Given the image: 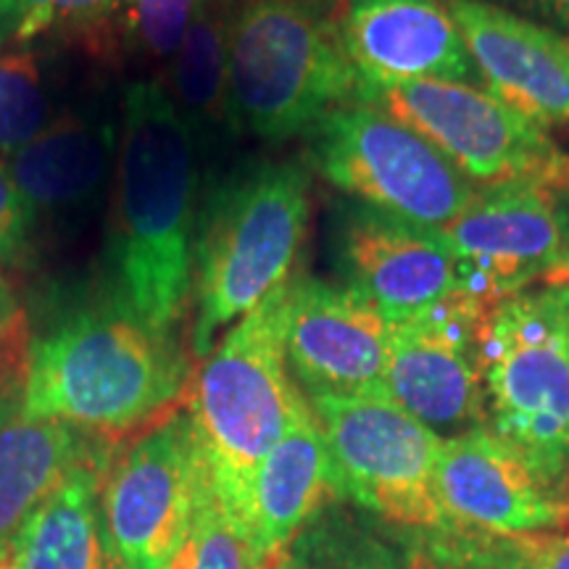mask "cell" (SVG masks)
<instances>
[{
    "mask_svg": "<svg viewBox=\"0 0 569 569\" xmlns=\"http://www.w3.org/2000/svg\"><path fill=\"white\" fill-rule=\"evenodd\" d=\"M196 132L161 82L127 88L113 167L111 303L159 332H172L193 298Z\"/></svg>",
    "mask_w": 569,
    "mask_h": 569,
    "instance_id": "obj_1",
    "label": "cell"
},
{
    "mask_svg": "<svg viewBox=\"0 0 569 569\" xmlns=\"http://www.w3.org/2000/svg\"><path fill=\"white\" fill-rule=\"evenodd\" d=\"M188 361L169 332L122 306L77 311L30 346L21 409L98 438H119L180 409Z\"/></svg>",
    "mask_w": 569,
    "mask_h": 569,
    "instance_id": "obj_2",
    "label": "cell"
},
{
    "mask_svg": "<svg viewBox=\"0 0 569 569\" xmlns=\"http://www.w3.org/2000/svg\"><path fill=\"white\" fill-rule=\"evenodd\" d=\"M290 280L217 340L184 407L213 496L246 528L256 475L309 407V398L290 380L284 356Z\"/></svg>",
    "mask_w": 569,
    "mask_h": 569,
    "instance_id": "obj_3",
    "label": "cell"
},
{
    "mask_svg": "<svg viewBox=\"0 0 569 569\" xmlns=\"http://www.w3.org/2000/svg\"><path fill=\"white\" fill-rule=\"evenodd\" d=\"M311 177L301 163H261L213 190L198 213L193 353L288 282L309 230Z\"/></svg>",
    "mask_w": 569,
    "mask_h": 569,
    "instance_id": "obj_4",
    "label": "cell"
},
{
    "mask_svg": "<svg viewBox=\"0 0 569 569\" xmlns=\"http://www.w3.org/2000/svg\"><path fill=\"white\" fill-rule=\"evenodd\" d=\"M359 74L332 0H246L227 30V113L267 140L303 134L356 101Z\"/></svg>",
    "mask_w": 569,
    "mask_h": 569,
    "instance_id": "obj_5",
    "label": "cell"
},
{
    "mask_svg": "<svg viewBox=\"0 0 569 569\" xmlns=\"http://www.w3.org/2000/svg\"><path fill=\"white\" fill-rule=\"evenodd\" d=\"M490 430L569 490V340L551 288L493 306L480 325Z\"/></svg>",
    "mask_w": 569,
    "mask_h": 569,
    "instance_id": "obj_6",
    "label": "cell"
},
{
    "mask_svg": "<svg viewBox=\"0 0 569 569\" xmlns=\"http://www.w3.org/2000/svg\"><path fill=\"white\" fill-rule=\"evenodd\" d=\"M306 134L311 163L332 188L403 222L443 230L480 190L422 134L377 106H340Z\"/></svg>",
    "mask_w": 569,
    "mask_h": 569,
    "instance_id": "obj_7",
    "label": "cell"
},
{
    "mask_svg": "<svg viewBox=\"0 0 569 569\" xmlns=\"http://www.w3.org/2000/svg\"><path fill=\"white\" fill-rule=\"evenodd\" d=\"M356 101L388 111L438 148L469 182L569 184V156L549 130L467 82H359Z\"/></svg>",
    "mask_w": 569,
    "mask_h": 569,
    "instance_id": "obj_8",
    "label": "cell"
},
{
    "mask_svg": "<svg viewBox=\"0 0 569 569\" xmlns=\"http://www.w3.org/2000/svg\"><path fill=\"white\" fill-rule=\"evenodd\" d=\"M330 448L343 496L375 517L409 528H440L436 493L443 438L419 422L386 390L309 398Z\"/></svg>",
    "mask_w": 569,
    "mask_h": 569,
    "instance_id": "obj_9",
    "label": "cell"
},
{
    "mask_svg": "<svg viewBox=\"0 0 569 569\" xmlns=\"http://www.w3.org/2000/svg\"><path fill=\"white\" fill-rule=\"evenodd\" d=\"M206 486L188 409L142 430L109 461L101 488L103 538L119 569H167L184 543Z\"/></svg>",
    "mask_w": 569,
    "mask_h": 569,
    "instance_id": "obj_10",
    "label": "cell"
},
{
    "mask_svg": "<svg viewBox=\"0 0 569 569\" xmlns=\"http://www.w3.org/2000/svg\"><path fill=\"white\" fill-rule=\"evenodd\" d=\"M438 232L453 256L461 290L488 311L536 284L569 282V206L549 184L482 188Z\"/></svg>",
    "mask_w": 569,
    "mask_h": 569,
    "instance_id": "obj_11",
    "label": "cell"
},
{
    "mask_svg": "<svg viewBox=\"0 0 569 569\" xmlns=\"http://www.w3.org/2000/svg\"><path fill=\"white\" fill-rule=\"evenodd\" d=\"M486 315L488 309L457 290L422 315L390 322L386 393L436 432L459 436L486 425L480 367Z\"/></svg>",
    "mask_w": 569,
    "mask_h": 569,
    "instance_id": "obj_12",
    "label": "cell"
},
{
    "mask_svg": "<svg viewBox=\"0 0 569 569\" xmlns=\"http://www.w3.org/2000/svg\"><path fill=\"white\" fill-rule=\"evenodd\" d=\"M390 319L348 284L293 277L284 317L288 367L315 396L386 390Z\"/></svg>",
    "mask_w": 569,
    "mask_h": 569,
    "instance_id": "obj_13",
    "label": "cell"
},
{
    "mask_svg": "<svg viewBox=\"0 0 569 569\" xmlns=\"http://www.w3.org/2000/svg\"><path fill=\"white\" fill-rule=\"evenodd\" d=\"M436 493L446 519L493 536H546L569 528V490L546 482L488 425L443 438Z\"/></svg>",
    "mask_w": 569,
    "mask_h": 569,
    "instance_id": "obj_14",
    "label": "cell"
},
{
    "mask_svg": "<svg viewBox=\"0 0 569 569\" xmlns=\"http://www.w3.org/2000/svg\"><path fill=\"white\" fill-rule=\"evenodd\" d=\"M443 3L490 96L543 130L569 127V34L490 0Z\"/></svg>",
    "mask_w": 569,
    "mask_h": 569,
    "instance_id": "obj_15",
    "label": "cell"
},
{
    "mask_svg": "<svg viewBox=\"0 0 569 569\" xmlns=\"http://www.w3.org/2000/svg\"><path fill=\"white\" fill-rule=\"evenodd\" d=\"M338 267L348 288L390 322L422 315L461 290L453 256L438 230L367 206L340 222Z\"/></svg>",
    "mask_w": 569,
    "mask_h": 569,
    "instance_id": "obj_16",
    "label": "cell"
},
{
    "mask_svg": "<svg viewBox=\"0 0 569 569\" xmlns=\"http://www.w3.org/2000/svg\"><path fill=\"white\" fill-rule=\"evenodd\" d=\"M336 21L359 82L480 77L443 0H336Z\"/></svg>",
    "mask_w": 569,
    "mask_h": 569,
    "instance_id": "obj_17",
    "label": "cell"
},
{
    "mask_svg": "<svg viewBox=\"0 0 569 569\" xmlns=\"http://www.w3.org/2000/svg\"><path fill=\"white\" fill-rule=\"evenodd\" d=\"M343 498L330 448L311 403L293 419L256 475L248 530L269 559Z\"/></svg>",
    "mask_w": 569,
    "mask_h": 569,
    "instance_id": "obj_18",
    "label": "cell"
},
{
    "mask_svg": "<svg viewBox=\"0 0 569 569\" xmlns=\"http://www.w3.org/2000/svg\"><path fill=\"white\" fill-rule=\"evenodd\" d=\"M77 427L0 409V549L13 546L24 525L103 443Z\"/></svg>",
    "mask_w": 569,
    "mask_h": 569,
    "instance_id": "obj_19",
    "label": "cell"
},
{
    "mask_svg": "<svg viewBox=\"0 0 569 569\" xmlns=\"http://www.w3.org/2000/svg\"><path fill=\"white\" fill-rule=\"evenodd\" d=\"M117 146L111 124L63 113L6 163L34 213L74 211L101 196L117 167Z\"/></svg>",
    "mask_w": 569,
    "mask_h": 569,
    "instance_id": "obj_20",
    "label": "cell"
},
{
    "mask_svg": "<svg viewBox=\"0 0 569 569\" xmlns=\"http://www.w3.org/2000/svg\"><path fill=\"white\" fill-rule=\"evenodd\" d=\"M109 451L98 448L88 461L30 517L13 540L19 569H106L101 488Z\"/></svg>",
    "mask_w": 569,
    "mask_h": 569,
    "instance_id": "obj_21",
    "label": "cell"
},
{
    "mask_svg": "<svg viewBox=\"0 0 569 569\" xmlns=\"http://www.w3.org/2000/svg\"><path fill=\"white\" fill-rule=\"evenodd\" d=\"M230 0H198L193 21L169 61L167 88L196 130L230 119L227 113V30Z\"/></svg>",
    "mask_w": 569,
    "mask_h": 569,
    "instance_id": "obj_22",
    "label": "cell"
},
{
    "mask_svg": "<svg viewBox=\"0 0 569 569\" xmlns=\"http://www.w3.org/2000/svg\"><path fill=\"white\" fill-rule=\"evenodd\" d=\"M277 569H430L330 509L306 525L277 559Z\"/></svg>",
    "mask_w": 569,
    "mask_h": 569,
    "instance_id": "obj_23",
    "label": "cell"
},
{
    "mask_svg": "<svg viewBox=\"0 0 569 569\" xmlns=\"http://www.w3.org/2000/svg\"><path fill=\"white\" fill-rule=\"evenodd\" d=\"M56 119L48 74L27 48L0 53V161L27 148Z\"/></svg>",
    "mask_w": 569,
    "mask_h": 569,
    "instance_id": "obj_24",
    "label": "cell"
},
{
    "mask_svg": "<svg viewBox=\"0 0 569 569\" xmlns=\"http://www.w3.org/2000/svg\"><path fill=\"white\" fill-rule=\"evenodd\" d=\"M167 569H277V559L261 553L251 530L219 503L206 478L188 536Z\"/></svg>",
    "mask_w": 569,
    "mask_h": 569,
    "instance_id": "obj_25",
    "label": "cell"
},
{
    "mask_svg": "<svg viewBox=\"0 0 569 569\" xmlns=\"http://www.w3.org/2000/svg\"><path fill=\"white\" fill-rule=\"evenodd\" d=\"M196 6L198 0H119L117 19L134 48L151 59L172 61Z\"/></svg>",
    "mask_w": 569,
    "mask_h": 569,
    "instance_id": "obj_26",
    "label": "cell"
},
{
    "mask_svg": "<svg viewBox=\"0 0 569 569\" xmlns=\"http://www.w3.org/2000/svg\"><path fill=\"white\" fill-rule=\"evenodd\" d=\"M56 30V0H0V48H24Z\"/></svg>",
    "mask_w": 569,
    "mask_h": 569,
    "instance_id": "obj_27",
    "label": "cell"
},
{
    "mask_svg": "<svg viewBox=\"0 0 569 569\" xmlns=\"http://www.w3.org/2000/svg\"><path fill=\"white\" fill-rule=\"evenodd\" d=\"M24 311L11 282L0 274V393L19 372H27L30 348H24Z\"/></svg>",
    "mask_w": 569,
    "mask_h": 569,
    "instance_id": "obj_28",
    "label": "cell"
},
{
    "mask_svg": "<svg viewBox=\"0 0 569 569\" xmlns=\"http://www.w3.org/2000/svg\"><path fill=\"white\" fill-rule=\"evenodd\" d=\"M32 222V206L13 182L9 163L0 161V261L17 259L30 238Z\"/></svg>",
    "mask_w": 569,
    "mask_h": 569,
    "instance_id": "obj_29",
    "label": "cell"
},
{
    "mask_svg": "<svg viewBox=\"0 0 569 569\" xmlns=\"http://www.w3.org/2000/svg\"><path fill=\"white\" fill-rule=\"evenodd\" d=\"M119 0H56V30L101 34L117 19Z\"/></svg>",
    "mask_w": 569,
    "mask_h": 569,
    "instance_id": "obj_30",
    "label": "cell"
},
{
    "mask_svg": "<svg viewBox=\"0 0 569 569\" xmlns=\"http://www.w3.org/2000/svg\"><path fill=\"white\" fill-rule=\"evenodd\" d=\"M517 3L538 19L557 24L559 32H569V0H517Z\"/></svg>",
    "mask_w": 569,
    "mask_h": 569,
    "instance_id": "obj_31",
    "label": "cell"
},
{
    "mask_svg": "<svg viewBox=\"0 0 569 569\" xmlns=\"http://www.w3.org/2000/svg\"><path fill=\"white\" fill-rule=\"evenodd\" d=\"M532 569H569V536L551 538L546 549L536 551Z\"/></svg>",
    "mask_w": 569,
    "mask_h": 569,
    "instance_id": "obj_32",
    "label": "cell"
},
{
    "mask_svg": "<svg viewBox=\"0 0 569 569\" xmlns=\"http://www.w3.org/2000/svg\"><path fill=\"white\" fill-rule=\"evenodd\" d=\"M553 290V298H557L559 303V315H561V325H565V336L569 340V282H561V284H549Z\"/></svg>",
    "mask_w": 569,
    "mask_h": 569,
    "instance_id": "obj_33",
    "label": "cell"
},
{
    "mask_svg": "<svg viewBox=\"0 0 569 569\" xmlns=\"http://www.w3.org/2000/svg\"><path fill=\"white\" fill-rule=\"evenodd\" d=\"M0 569H19L17 549H13V546H3V549H0Z\"/></svg>",
    "mask_w": 569,
    "mask_h": 569,
    "instance_id": "obj_34",
    "label": "cell"
},
{
    "mask_svg": "<svg viewBox=\"0 0 569 569\" xmlns=\"http://www.w3.org/2000/svg\"><path fill=\"white\" fill-rule=\"evenodd\" d=\"M106 569H119V567H117V565H113V561L109 559V567H106Z\"/></svg>",
    "mask_w": 569,
    "mask_h": 569,
    "instance_id": "obj_35",
    "label": "cell"
},
{
    "mask_svg": "<svg viewBox=\"0 0 569 569\" xmlns=\"http://www.w3.org/2000/svg\"><path fill=\"white\" fill-rule=\"evenodd\" d=\"M6 407V403H0V409H3Z\"/></svg>",
    "mask_w": 569,
    "mask_h": 569,
    "instance_id": "obj_36",
    "label": "cell"
}]
</instances>
